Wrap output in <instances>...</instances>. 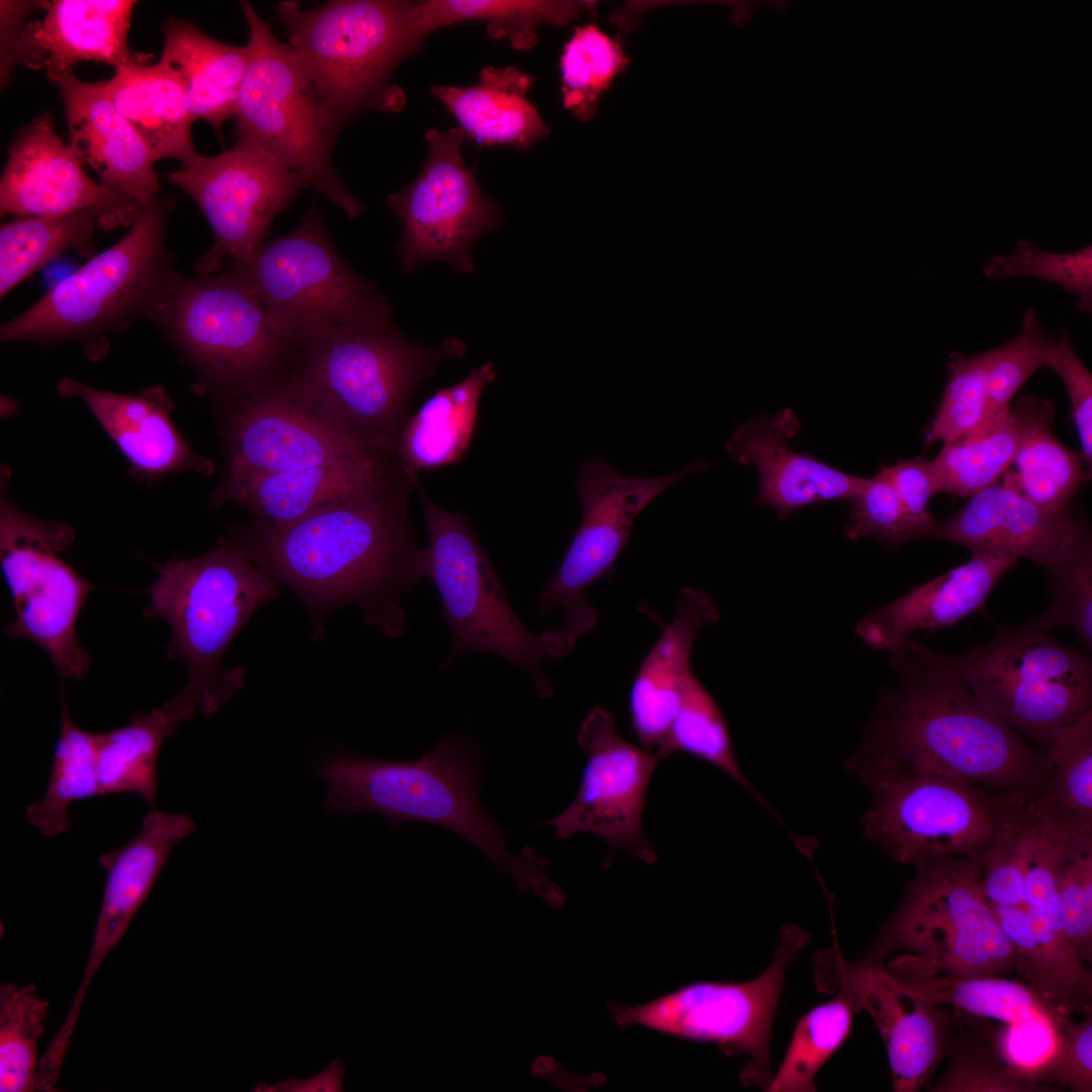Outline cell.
I'll list each match as a JSON object with an SVG mask.
<instances>
[{"label": "cell", "mask_w": 1092, "mask_h": 1092, "mask_svg": "<svg viewBox=\"0 0 1092 1092\" xmlns=\"http://www.w3.org/2000/svg\"><path fill=\"white\" fill-rule=\"evenodd\" d=\"M400 483L350 497L284 524L254 521L231 537L257 566L311 612L356 604L390 637L405 629L402 596L426 577V547L413 536Z\"/></svg>", "instance_id": "cell-1"}, {"label": "cell", "mask_w": 1092, "mask_h": 1092, "mask_svg": "<svg viewBox=\"0 0 1092 1092\" xmlns=\"http://www.w3.org/2000/svg\"><path fill=\"white\" fill-rule=\"evenodd\" d=\"M891 663L897 681L881 696L855 758L861 780L909 772L1027 797L1037 791L1045 754L985 708L930 647L910 638Z\"/></svg>", "instance_id": "cell-2"}, {"label": "cell", "mask_w": 1092, "mask_h": 1092, "mask_svg": "<svg viewBox=\"0 0 1092 1092\" xmlns=\"http://www.w3.org/2000/svg\"><path fill=\"white\" fill-rule=\"evenodd\" d=\"M316 771L327 786L323 805L328 813H377L392 830L407 821L447 828L473 844L493 870L512 876L519 891L533 892L553 908L563 905V890L544 873L549 861L531 846L512 852L508 830L482 809L483 760L468 735L445 733L415 760L335 750L321 758Z\"/></svg>", "instance_id": "cell-3"}, {"label": "cell", "mask_w": 1092, "mask_h": 1092, "mask_svg": "<svg viewBox=\"0 0 1092 1092\" xmlns=\"http://www.w3.org/2000/svg\"><path fill=\"white\" fill-rule=\"evenodd\" d=\"M279 584L231 537L160 568L144 616L167 623V657L182 659L187 668L184 688L163 704L178 723L215 713L241 688L245 671L224 668L222 657L258 608L279 596Z\"/></svg>", "instance_id": "cell-4"}, {"label": "cell", "mask_w": 1092, "mask_h": 1092, "mask_svg": "<svg viewBox=\"0 0 1092 1092\" xmlns=\"http://www.w3.org/2000/svg\"><path fill=\"white\" fill-rule=\"evenodd\" d=\"M416 6L402 0H331L310 9L292 0L277 4L276 17L313 83L335 139L368 110L403 109L405 94L390 78L422 43Z\"/></svg>", "instance_id": "cell-5"}, {"label": "cell", "mask_w": 1092, "mask_h": 1092, "mask_svg": "<svg viewBox=\"0 0 1092 1092\" xmlns=\"http://www.w3.org/2000/svg\"><path fill=\"white\" fill-rule=\"evenodd\" d=\"M464 352L455 337L437 348L411 341L393 322L346 326L299 345L287 373L345 429L394 456L418 387Z\"/></svg>", "instance_id": "cell-6"}, {"label": "cell", "mask_w": 1092, "mask_h": 1092, "mask_svg": "<svg viewBox=\"0 0 1092 1092\" xmlns=\"http://www.w3.org/2000/svg\"><path fill=\"white\" fill-rule=\"evenodd\" d=\"M416 486L430 539L426 577L438 589L452 635L451 650L441 668L446 669L458 656L489 652L524 672L539 698H550L553 686L542 670V662L568 655L577 636L565 627L541 634L529 630L512 610L466 516L443 510L419 482Z\"/></svg>", "instance_id": "cell-7"}, {"label": "cell", "mask_w": 1092, "mask_h": 1092, "mask_svg": "<svg viewBox=\"0 0 1092 1092\" xmlns=\"http://www.w3.org/2000/svg\"><path fill=\"white\" fill-rule=\"evenodd\" d=\"M146 312L231 398L285 374L296 354L297 345L231 269L194 277L169 270Z\"/></svg>", "instance_id": "cell-8"}, {"label": "cell", "mask_w": 1092, "mask_h": 1092, "mask_svg": "<svg viewBox=\"0 0 1092 1092\" xmlns=\"http://www.w3.org/2000/svg\"><path fill=\"white\" fill-rule=\"evenodd\" d=\"M932 656L991 713L1044 749L1092 709L1091 657L1056 641L1033 618L999 627L988 641L966 651L932 649Z\"/></svg>", "instance_id": "cell-9"}, {"label": "cell", "mask_w": 1092, "mask_h": 1092, "mask_svg": "<svg viewBox=\"0 0 1092 1092\" xmlns=\"http://www.w3.org/2000/svg\"><path fill=\"white\" fill-rule=\"evenodd\" d=\"M862 782L873 794L862 818L866 837L894 860L915 866L967 859L982 867L1030 799L924 774Z\"/></svg>", "instance_id": "cell-10"}, {"label": "cell", "mask_w": 1092, "mask_h": 1092, "mask_svg": "<svg viewBox=\"0 0 1092 1092\" xmlns=\"http://www.w3.org/2000/svg\"><path fill=\"white\" fill-rule=\"evenodd\" d=\"M240 6L249 27V61L234 136L254 141L349 217L358 216L362 204L334 166L331 151L336 139L326 128L307 71L250 2L240 1Z\"/></svg>", "instance_id": "cell-11"}, {"label": "cell", "mask_w": 1092, "mask_h": 1092, "mask_svg": "<svg viewBox=\"0 0 1092 1092\" xmlns=\"http://www.w3.org/2000/svg\"><path fill=\"white\" fill-rule=\"evenodd\" d=\"M297 348L346 326L393 322L389 305L333 245L314 202L291 233L231 268Z\"/></svg>", "instance_id": "cell-12"}, {"label": "cell", "mask_w": 1092, "mask_h": 1092, "mask_svg": "<svg viewBox=\"0 0 1092 1092\" xmlns=\"http://www.w3.org/2000/svg\"><path fill=\"white\" fill-rule=\"evenodd\" d=\"M918 873L877 948L901 951L927 969L959 977L1001 976L1014 950L987 899L982 867L967 859L916 866Z\"/></svg>", "instance_id": "cell-13"}, {"label": "cell", "mask_w": 1092, "mask_h": 1092, "mask_svg": "<svg viewBox=\"0 0 1092 1092\" xmlns=\"http://www.w3.org/2000/svg\"><path fill=\"white\" fill-rule=\"evenodd\" d=\"M172 199L146 207L118 243L92 257L27 310L2 325V341L99 336L147 311L166 268L164 236Z\"/></svg>", "instance_id": "cell-14"}, {"label": "cell", "mask_w": 1092, "mask_h": 1092, "mask_svg": "<svg viewBox=\"0 0 1092 1092\" xmlns=\"http://www.w3.org/2000/svg\"><path fill=\"white\" fill-rule=\"evenodd\" d=\"M799 927L785 925L770 966L743 983L695 982L639 1005L609 1004L615 1023L639 1025L686 1040L712 1042L728 1056L745 1054L740 1073L746 1086L765 1088L770 1080L769 1035L785 973L808 943Z\"/></svg>", "instance_id": "cell-15"}, {"label": "cell", "mask_w": 1092, "mask_h": 1092, "mask_svg": "<svg viewBox=\"0 0 1092 1092\" xmlns=\"http://www.w3.org/2000/svg\"><path fill=\"white\" fill-rule=\"evenodd\" d=\"M73 541L70 525L25 515L2 497L0 562L15 614L4 633L32 641L61 677L79 680L91 658L80 645L77 622L94 585L59 556Z\"/></svg>", "instance_id": "cell-16"}, {"label": "cell", "mask_w": 1092, "mask_h": 1092, "mask_svg": "<svg viewBox=\"0 0 1092 1092\" xmlns=\"http://www.w3.org/2000/svg\"><path fill=\"white\" fill-rule=\"evenodd\" d=\"M222 425V483L383 457L340 425L289 374L232 398Z\"/></svg>", "instance_id": "cell-17"}, {"label": "cell", "mask_w": 1092, "mask_h": 1092, "mask_svg": "<svg viewBox=\"0 0 1092 1092\" xmlns=\"http://www.w3.org/2000/svg\"><path fill=\"white\" fill-rule=\"evenodd\" d=\"M465 136L460 126L427 130L429 152L421 172L387 197L401 225L396 251L405 273L430 261L473 272L475 243L503 222L498 203L482 193L464 163Z\"/></svg>", "instance_id": "cell-18"}, {"label": "cell", "mask_w": 1092, "mask_h": 1092, "mask_svg": "<svg viewBox=\"0 0 1092 1092\" xmlns=\"http://www.w3.org/2000/svg\"><path fill=\"white\" fill-rule=\"evenodd\" d=\"M205 214L212 247L197 261V275L241 262L267 240L274 218L297 198L306 181L250 139L213 157L199 156L168 174Z\"/></svg>", "instance_id": "cell-19"}, {"label": "cell", "mask_w": 1092, "mask_h": 1092, "mask_svg": "<svg viewBox=\"0 0 1092 1092\" xmlns=\"http://www.w3.org/2000/svg\"><path fill=\"white\" fill-rule=\"evenodd\" d=\"M710 467L698 459L671 474L637 478L621 474L601 458L582 461L576 480L582 519L560 567L538 598V612L562 608L566 629L577 637L590 631L599 615L584 593L613 570L635 518L667 487Z\"/></svg>", "instance_id": "cell-20"}, {"label": "cell", "mask_w": 1092, "mask_h": 1092, "mask_svg": "<svg viewBox=\"0 0 1092 1092\" xmlns=\"http://www.w3.org/2000/svg\"><path fill=\"white\" fill-rule=\"evenodd\" d=\"M577 742L587 754L575 798L557 816L542 822L565 840L576 833L600 836L609 846L605 867L627 851L645 863L656 850L643 830L642 815L651 777L662 760L656 750L620 736L613 715L594 707L582 721Z\"/></svg>", "instance_id": "cell-21"}, {"label": "cell", "mask_w": 1092, "mask_h": 1092, "mask_svg": "<svg viewBox=\"0 0 1092 1092\" xmlns=\"http://www.w3.org/2000/svg\"><path fill=\"white\" fill-rule=\"evenodd\" d=\"M907 988L942 1008L1002 1022L999 1055L1014 1076L1033 1079L1053 1065L1067 1017L1032 987L1001 976L959 977L925 968L907 954L886 966Z\"/></svg>", "instance_id": "cell-22"}, {"label": "cell", "mask_w": 1092, "mask_h": 1092, "mask_svg": "<svg viewBox=\"0 0 1092 1092\" xmlns=\"http://www.w3.org/2000/svg\"><path fill=\"white\" fill-rule=\"evenodd\" d=\"M817 978L842 990L855 1012L870 1014L887 1048L894 1090L923 1087L944 1053L945 1008L907 988L884 962L873 959L849 964L835 951L825 952L817 960Z\"/></svg>", "instance_id": "cell-23"}, {"label": "cell", "mask_w": 1092, "mask_h": 1092, "mask_svg": "<svg viewBox=\"0 0 1092 1092\" xmlns=\"http://www.w3.org/2000/svg\"><path fill=\"white\" fill-rule=\"evenodd\" d=\"M1 183V214L63 216L85 209L99 225L133 224L145 209L135 200L92 181L57 134L51 112L20 128L8 150Z\"/></svg>", "instance_id": "cell-24"}, {"label": "cell", "mask_w": 1092, "mask_h": 1092, "mask_svg": "<svg viewBox=\"0 0 1092 1092\" xmlns=\"http://www.w3.org/2000/svg\"><path fill=\"white\" fill-rule=\"evenodd\" d=\"M134 1L55 0L40 20L22 24L19 11L2 14V80L15 64L46 71L51 82L81 61L115 69L146 63L152 55L127 43Z\"/></svg>", "instance_id": "cell-25"}, {"label": "cell", "mask_w": 1092, "mask_h": 1092, "mask_svg": "<svg viewBox=\"0 0 1092 1092\" xmlns=\"http://www.w3.org/2000/svg\"><path fill=\"white\" fill-rule=\"evenodd\" d=\"M801 429L791 408L760 415L740 424L725 449L738 464H752L759 476L755 506H769L781 522L821 503L851 499L867 478L843 472L809 453L795 451L787 440Z\"/></svg>", "instance_id": "cell-26"}, {"label": "cell", "mask_w": 1092, "mask_h": 1092, "mask_svg": "<svg viewBox=\"0 0 1092 1092\" xmlns=\"http://www.w3.org/2000/svg\"><path fill=\"white\" fill-rule=\"evenodd\" d=\"M1082 525L1070 506L1049 509L1027 498L1007 470L1002 480L972 495L959 511L937 522L930 539L970 551L1025 557L1044 567Z\"/></svg>", "instance_id": "cell-27"}, {"label": "cell", "mask_w": 1092, "mask_h": 1092, "mask_svg": "<svg viewBox=\"0 0 1092 1092\" xmlns=\"http://www.w3.org/2000/svg\"><path fill=\"white\" fill-rule=\"evenodd\" d=\"M55 83L65 105L69 147L76 157L97 173L102 185L144 208L154 204L160 189L155 161L102 83L81 81L73 70L60 75Z\"/></svg>", "instance_id": "cell-28"}, {"label": "cell", "mask_w": 1092, "mask_h": 1092, "mask_svg": "<svg viewBox=\"0 0 1092 1092\" xmlns=\"http://www.w3.org/2000/svg\"><path fill=\"white\" fill-rule=\"evenodd\" d=\"M1016 564L1007 555L973 550L968 562L861 617L855 632L870 648L891 654L913 633L951 627L978 612Z\"/></svg>", "instance_id": "cell-29"}, {"label": "cell", "mask_w": 1092, "mask_h": 1092, "mask_svg": "<svg viewBox=\"0 0 1092 1092\" xmlns=\"http://www.w3.org/2000/svg\"><path fill=\"white\" fill-rule=\"evenodd\" d=\"M400 483H415L395 457L259 473L221 483L214 504L236 503L254 518L269 524L300 519L326 506Z\"/></svg>", "instance_id": "cell-30"}, {"label": "cell", "mask_w": 1092, "mask_h": 1092, "mask_svg": "<svg viewBox=\"0 0 1092 1092\" xmlns=\"http://www.w3.org/2000/svg\"><path fill=\"white\" fill-rule=\"evenodd\" d=\"M58 391L79 397L111 437L134 468L147 474L191 470L209 474L213 465L197 454L175 428L170 413L173 402L160 387L138 395L92 388L71 378Z\"/></svg>", "instance_id": "cell-31"}, {"label": "cell", "mask_w": 1092, "mask_h": 1092, "mask_svg": "<svg viewBox=\"0 0 1092 1092\" xmlns=\"http://www.w3.org/2000/svg\"><path fill=\"white\" fill-rule=\"evenodd\" d=\"M719 620V610L707 593L695 587L679 590L674 617L643 660L629 694L630 722L641 746L655 750L663 742L693 673L690 659L696 637Z\"/></svg>", "instance_id": "cell-32"}, {"label": "cell", "mask_w": 1092, "mask_h": 1092, "mask_svg": "<svg viewBox=\"0 0 1092 1092\" xmlns=\"http://www.w3.org/2000/svg\"><path fill=\"white\" fill-rule=\"evenodd\" d=\"M160 62L182 83L193 120L207 121L220 134L236 117L238 98L249 61L246 46L218 41L183 18L163 24Z\"/></svg>", "instance_id": "cell-33"}, {"label": "cell", "mask_w": 1092, "mask_h": 1092, "mask_svg": "<svg viewBox=\"0 0 1092 1092\" xmlns=\"http://www.w3.org/2000/svg\"><path fill=\"white\" fill-rule=\"evenodd\" d=\"M534 78L517 67H485L472 86L434 85L431 94L475 143L527 149L549 128L527 99Z\"/></svg>", "instance_id": "cell-34"}, {"label": "cell", "mask_w": 1092, "mask_h": 1092, "mask_svg": "<svg viewBox=\"0 0 1092 1092\" xmlns=\"http://www.w3.org/2000/svg\"><path fill=\"white\" fill-rule=\"evenodd\" d=\"M1045 778L1028 801L1033 826L1066 844L1092 843V709L1045 749Z\"/></svg>", "instance_id": "cell-35"}, {"label": "cell", "mask_w": 1092, "mask_h": 1092, "mask_svg": "<svg viewBox=\"0 0 1092 1092\" xmlns=\"http://www.w3.org/2000/svg\"><path fill=\"white\" fill-rule=\"evenodd\" d=\"M496 376L493 363L473 369L463 380L432 394L404 423L394 456L417 485L419 473L459 462L477 422L479 400Z\"/></svg>", "instance_id": "cell-36"}, {"label": "cell", "mask_w": 1092, "mask_h": 1092, "mask_svg": "<svg viewBox=\"0 0 1092 1092\" xmlns=\"http://www.w3.org/2000/svg\"><path fill=\"white\" fill-rule=\"evenodd\" d=\"M102 87L148 147L153 160L177 159L182 166L200 156L195 150L186 93L179 78L161 63L116 69Z\"/></svg>", "instance_id": "cell-37"}, {"label": "cell", "mask_w": 1092, "mask_h": 1092, "mask_svg": "<svg viewBox=\"0 0 1092 1092\" xmlns=\"http://www.w3.org/2000/svg\"><path fill=\"white\" fill-rule=\"evenodd\" d=\"M1010 413L1017 433V448L1010 477L1019 491L1038 506H1070L1087 472L1081 454L1063 445L1053 434L1056 406L1050 399L1024 394Z\"/></svg>", "instance_id": "cell-38"}, {"label": "cell", "mask_w": 1092, "mask_h": 1092, "mask_svg": "<svg viewBox=\"0 0 1092 1092\" xmlns=\"http://www.w3.org/2000/svg\"><path fill=\"white\" fill-rule=\"evenodd\" d=\"M177 727L178 723L160 706L132 714L122 727L96 733L101 796L134 794L155 808L160 749Z\"/></svg>", "instance_id": "cell-39"}, {"label": "cell", "mask_w": 1092, "mask_h": 1092, "mask_svg": "<svg viewBox=\"0 0 1092 1092\" xmlns=\"http://www.w3.org/2000/svg\"><path fill=\"white\" fill-rule=\"evenodd\" d=\"M593 7L578 1L427 0L417 2L416 22L424 38L441 27L482 21L490 37L508 38L515 49L529 50L538 41L539 24H565Z\"/></svg>", "instance_id": "cell-40"}, {"label": "cell", "mask_w": 1092, "mask_h": 1092, "mask_svg": "<svg viewBox=\"0 0 1092 1092\" xmlns=\"http://www.w3.org/2000/svg\"><path fill=\"white\" fill-rule=\"evenodd\" d=\"M96 796H101L96 733L73 721L62 692L61 729L49 784L42 799L27 806L24 817L42 835L55 837L71 826V804Z\"/></svg>", "instance_id": "cell-41"}, {"label": "cell", "mask_w": 1092, "mask_h": 1092, "mask_svg": "<svg viewBox=\"0 0 1092 1092\" xmlns=\"http://www.w3.org/2000/svg\"><path fill=\"white\" fill-rule=\"evenodd\" d=\"M95 209L63 216H35L3 223L0 229V294L3 297L36 269L74 249L93 255Z\"/></svg>", "instance_id": "cell-42"}, {"label": "cell", "mask_w": 1092, "mask_h": 1092, "mask_svg": "<svg viewBox=\"0 0 1092 1092\" xmlns=\"http://www.w3.org/2000/svg\"><path fill=\"white\" fill-rule=\"evenodd\" d=\"M1017 433L1010 406L976 431L943 445L930 460L936 492L972 496L994 484L1012 465Z\"/></svg>", "instance_id": "cell-43"}, {"label": "cell", "mask_w": 1092, "mask_h": 1092, "mask_svg": "<svg viewBox=\"0 0 1092 1092\" xmlns=\"http://www.w3.org/2000/svg\"><path fill=\"white\" fill-rule=\"evenodd\" d=\"M655 750L662 759L675 752L701 758L722 770L765 805L739 767L720 708L694 672L686 685L679 710L663 742Z\"/></svg>", "instance_id": "cell-44"}, {"label": "cell", "mask_w": 1092, "mask_h": 1092, "mask_svg": "<svg viewBox=\"0 0 1092 1092\" xmlns=\"http://www.w3.org/2000/svg\"><path fill=\"white\" fill-rule=\"evenodd\" d=\"M854 1007L839 989L831 1001L818 1005L797 1022L777 1073L765 1087L770 1092H810L814 1077L848 1036Z\"/></svg>", "instance_id": "cell-45"}, {"label": "cell", "mask_w": 1092, "mask_h": 1092, "mask_svg": "<svg viewBox=\"0 0 1092 1092\" xmlns=\"http://www.w3.org/2000/svg\"><path fill=\"white\" fill-rule=\"evenodd\" d=\"M50 1002L33 984L0 985V1091H35L37 1042Z\"/></svg>", "instance_id": "cell-46"}, {"label": "cell", "mask_w": 1092, "mask_h": 1092, "mask_svg": "<svg viewBox=\"0 0 1092 1092\" xmlns=\"http://www.w3.org/2000/svg\"><path fill=\"white\" fill-rule=\"evenodd\" d=\"M1043 568L1048 573L1052 603L1032 618L1049 631L1072 626L1078 639L1091 650L1092 546L1084 524Z\"/></svg>", "instance_id": "cell-47"}, {"label": "cell", "mask_w": 1092, "mask_h": 1092, "mask_svg": "<svg viewBox=\"0 0 1092 1092\" xmlns=\"http://www.w3.org/2000/svg\"><path fill=\"white\" fill-rule=\"evenodd\" d=\"M628 65L621 47L595 25L575 29L560 58L564 107L590 119L612 79Z\"/></svg>", "instance_id": "cell-48"}, {"label": "cell", "mask_w": 1092, "mask_h": 1092, "mask_svg": "<svg viewBox=\"0 0 1092 1092\" xmlns=\"http://www.w3.org/2000/svg\"><path fill=\"white\" fill-rule=\"evenodd\" d=\"M990 280L1031 277L1046 281L1075 296L1080 311H1092V247L1056 253L1038 248L1026 239L1007 254L991 256L983 266Z\"/></svg>", "instance_id": "cell-49"}, {"label": "cell", "mask_w": 1092, "mask_h": 1092, "mask_svg": "<svg viewBox=\"0 0 1092 1092\" xmlns=\"http://www.w3.org/2000/svg\"><path fill=\"white\" fill-rule=\"evenodd\" d=\"M946 384L925 440L943 445L970 434L988 421L986 352H952L946 362Z\"/></svg>", "instance_id": "cell-50"}, {"label": "cell", "mask_w": 1092, "mask_h": 1092, "mask_svg": "<svg viewBox=\"0 0 1092 1092\" xmlns=\"http://www.w3.org/2000/svg\"><path fill=\"white\" fill-rule=\"evenodd\" d=\"M1055 338L1042 328L1039 312L1030 307L1021 318L1019 333L986 352L988 420L1010 406L1021 386L1046 367Z\"/></svg>", "instance_id": "cell-51"}, {"label": "cell", "mask_w": 1092, "mask_h": 1092, "mask_svg": "<svg viewBox=\"0 0 1092 1092\" xmlns=\"http://www.w3.org/2000/svg\"><path fill=\"white\" fill-rule=\"evenodd\" d=\"M848 521L843 535L852 541L871 538L887 549H898L922 539L910 520L892 482L887 466L871 478L848 500Z\"/></svg>", "instance_id": "cell-52"}, {"label": "cell", "mask_w": 1092, "mask_h": 1092, "mask_svg": "<svg viewBox=\"0 0 1092 1092\" xmlns=\"http://www.w3.org/2000/svg\"><path fill=\"white\" fill-rule=\"evenodd\" d=\"M1058 897L1068 945L1085 966L1092 952V843L1066 844Z\"/></svg>", "instance_id": "cell-53"}, {"label": "cell", "mask_w": 1092, "mask_h": 1092, "mask_svg": "<svg viewBox=\"0 0 1092 1092\" xmlns=\"http://www.w3.org/2000/svg\"><path fill=\"white\" fill-rule=\"evenodd\" d=\"M1027 804L983 862L982 887L992 904L1023 906L1024 839L1029 825Z\"/></svg>", "instance_id": "cell-54"}, {"label": "cell", "mask_w": 1092, "mask_h": 1092, "mask_svg": "<svg viewBox=\"0 0 1092 1092\" xmlns=\"http://www.w3.org/2000/svg\"><path fill=\"white\" fill-rule=\"evenodd\" d=\"M1046 367L1064 382L1072 407L1082 447L1081 457L1091 470L1092 465V374L1074 350L1066 334L1055 339Z\"/></svg>", "instance_id": "cell-55"}, {"label": "cell", "mask_w": 1092, "mask_h": 1092, "mask_svg": "<svg viewBox=\"0 0 1092 1092\" xmlns=\"http://www.w3.org/2000/svg\"><path fill=\"white\" fill-rule=\"evenodd\" d=\"M886 466L910 520L922 539H930L937 524L928 509L930 498L937 493L930 460L922 454L910 459H899L896 464Z\"/></svg>", "instance_id": "cell-56"}, {"label": "cell", "mask_w": 1092, "mask_h": 1092, "mask_svg": "<svg viewBox=\"0 0 1092 1092\" xmlns=\"http://www.w3.org/2000/svg\"><path fill=\"white\" fill-rule=\"evenodd\" d=\"M1050 1080L1068 1086L1075 1092H1088L1092 1087V1021L1091 1016L1075 1024L1067 1020Z\"/></svg>", "instance_id": "cell-57"}, {"label": "cell", "mask_w": 1092, "mask_h": 1092, "mask_svg": "<svg viewBox=\"0 0 1092 1092\" xmlns=\"http://www.w3.org/2000/svg\"><path fill=\"white\" fill-rule=\"evenodd\" d=\"M1032 1086L1005 1070H996L987 1064L966 1061L958 1064L935 1087L936 1091H1025Z\"/></svg>", "instance_id": "cell-58"}, {"label": "cell", "mask_w": 1092, "mask_h": 1092, "mask_svg": "<svg viewBox=\"0 0 1092 1092\" xmlns=\"http://www.w3.org/2000/svg\"><path fill=\"white\" fill-rule=\"evenodd\" d=\"M345 1068L343 1060L337 1057L327 1069L314 1077L305 1080L289 1079L273 1086L262 1083L258 1087H265L262 1091H342Z\"/></svg>", "instance_id": "cell-59"}]
</instances>
